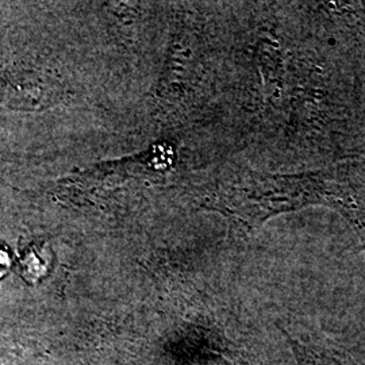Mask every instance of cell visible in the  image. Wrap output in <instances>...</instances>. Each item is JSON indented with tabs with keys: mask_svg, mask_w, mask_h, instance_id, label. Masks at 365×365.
<instances>
[{
	"mask_svg": "<svg viewBox=\"0 0 365 365\" xmlns=\"http://www.w3.org/2000/svg\"><path fill=\"white\" fill-rule=\"evenodd\" d=\"M10 265H11V261H10L9 255L4 250H0V279L9 272Z\"/></svg>",
	"mask_w": 365,
	"mask_h": 365,
	"instance_id": "7a4b0ae2",
	"label": "cell"
},
{
	"mask_svg": "<svg viewBox=\"0 0 365 365\" xmlns=\"http://www.w3.org/2000/svg\"><path fill=\"white\" fill-rule=\"evenodd\" d=\"M327 172L276 176L247 172L223 178L206 196V207L218 210L248 230L276 214L313 203H330Z\"/></svg>",
	"mask_w": 365,
	"mask_h": 365,
	"instance_id": "6da1fadb",
	"label": "cell"
}]
</instances>
